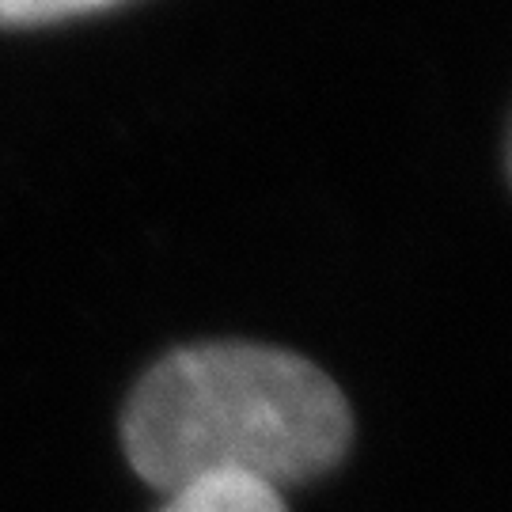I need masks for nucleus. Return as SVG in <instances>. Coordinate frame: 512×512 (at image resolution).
Wrapping results in <instances>:
<instances>
[{"mask_svg":"<svg viewBox=\"0 0 512 512\" xmlns=\"http://www.w3.org/2000/svg\"><path fill=\"white\" fill-rule=\"evenodd\" d=\"M353 437L346 395L289 349L202 342L167 353L133 387L122 444L156 490L205 475L296 486L338 467Z\"/></svg>","mask_w":512,"mask_h":512,"instance_id":"1","label":"nucleus"},{"mask_svg":"<svg viewBox=\"0 0 512 512\" xmlns=\"http://www.w3.org/2000/svg\"><path fill=\"white\" fill-rule=\"evenodd\" d=\"M160 512H289L281 490L247 475H205L171 490Z\"/></svg>","mask_w":512,"mask_h":512,"instance_id":"2","label":"nucleus"},{"mask_svg":"<svg viewBox=\"0 0 512 512\" xmlns=\"http://www.w3.org/2000/svg\"><path fill=\"white\" fill-rule=\"evenodd\" d=\"M118 0H0V27H42L57 19L99 12Z\"/></svg>","mask_w":512,"mask_h":512,"instance_id":"3","label":"nucleus"}]
</instances>
